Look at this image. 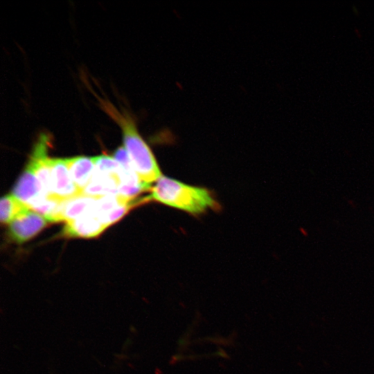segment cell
<instances>
[{"instance_id":"6da1fadb","label":"cell","mask_w":374,"mask_h":374,"mask_svg":"<svg viewBox=\"0 0 374 374\" xmlns=\"http://www.w3.org/2000/svg\"><path fill=\"white\" fill-rule=\"evenodd\" d=\"M100 105L122 130L123 147L141 181L150 186L162 176L156 159L139 134L132 117L126 111L118 109L107 99L98 98Z\"/></svg>"},{"instance_id":"7a4b0ae2","label":"cell","mask_w":374,"mask_h":374,"mask_svg":"<svg viewBox=\"0 0 374 374\" xmlns=\"http://www.w3.org/2000/svg\"><path fill=\"white\" fill-rule=\"evenodd\" d=\"M145 198L195 215L217 206V202L206 188L163 175L150 188V195Z\"/></svg>"},{"instance_id":"3957f363","label":"cell","mask_w":374,"mask_h":374,"mask_svg":"<svg viewBox=\"0 0 374 374\" xmlns=\"http://www.w3.org/2000/svg\"><path fill=\"white\" fill-rule=\"evenodd\" d=\"M52 197L65 201L83 195L71 179L65 159L51 158Z\"/></svg>"},{"instance_id":"277c9868","label":"cell","mask_w":374,"mask_h":374,"mask_svg":"<svg viewBox=\"0 0 374 374\" xmlns=\"http://www.w3.org/2000/svg\"><path fill=\"white\" fill-rule=\"evenodd\" d=\"M51 144L50 136L46 134L40 135L35 144L27 166L32 170L40 182L44 193L51 196V164L47 155L48 146Z\"/></svg>"},{"instance_id":"5b68a950","label":"cell","mask_w":374,"mask_h":374,"mask_svg":"<svg viewBox=\"0 0 374 374\" xmlns=\"http://www.w3.org/2000/svg\"><path fill=\"white\" fill-rule=\"evenodd\" d=\"M48 222L45 217L29 209L9 224L8 234L16 242L22 243L37 235Z\"/></svg>"},{"instance_id":"8992f818","label":"cell","mask_w":374,"mask_h":374,"mask_svg":"<svg viewBox=\"0 0 374 374\" xmlns=\"http://www.w3.org/2000/svg\"><path fill=\"white\" fill-rule=\"evenodd\" d=\"M12 195L28 206L47 196L37 177L28 166L14 186Z\"/></svg>"},{"instance_id":"52a82bcc","label":"cell","mask_w":374,"mask_h":374,"mask_svg":"<svg viewBox=\"0 0 374 374\" xmlns=\"http://www.w3.org/2000/svg\"><path fill=\"white\" fill-rule=\"evenodd\" d=\"M106 228L94 214H87L67 222L62 234L65 237L90 238L99 235Z\"/></svg>"},{"instance_id":"ba28073f","label":"cell","mask_w":374,"mask_h":374,"mask_svg":"<svg viewBox=\"0 0 374 374\" xmlns=\"http://www.w3.org/2000/svg\"><path fill=\"white\" fill-rule=\"evenodd\" d=\"M97 197L85 195L62 201L56 222H69L87 214H93Z\"/></svg>"},{"instance_id":"9c48e42d","label":"cell","mask_w":374,"mask_h":374,"mask_svg":"<svg viewBox=\"0 0 374 374\" xmlns=\"http://www.w3.org/2000/svg\"><path fill=\"white\" fill-rule=\"evenodd\" d=\"M65 161L72 180L83 193L95 170L93 157L78 156L66 158Z\"/></svg>"},{"instance_id":"30bf717a","label":"cell","mask_w":374,"mask_h":374,"mask_svg":"<svg viewBox=\"0 0 374 374\" xmlns=\"http://www.w3.org/2000/svg\"><path fill=\"white\" fill-rule=\"evenodd\" d=\"M30 209L13 195H6L0 201V220L3 224H10L21 214Z\"/></svg>"},{"instance_id":"8fae6325","label":"cell","mask_w":374,"mask_h":374,"mask_svg":"<svg viewBox=\"0 0 374 374\" xmlns=\"http://www.w3.org/2000/svg\"><path fill=\"white\" fill-rule=\"evenodd\" d=\"M93 159L95 164V172L100 175L114 176L118 178L121 166L114 157L100 155L93 157Z\"/></svg>"},{"instance_id":"7c38bea8","label":"cell","mask_w":374,"mask_h":374,"mask_svg":"<svg viewBox=\"0 0 374 374\" xmlns=\"http://www.w3.org/2000/svg\"><path fill=\"white\" fill-rule=\"evenodd\" d=\"M136 204L133 200L122 202L98 218L108 227L122 218Z\"/></svg>"}]
</instances>
